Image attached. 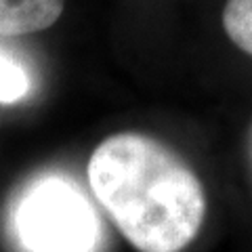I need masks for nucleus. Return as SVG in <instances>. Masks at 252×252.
Returning a JSON list of instances; mask_svg holds the SVG:
<instances>
[{
	"label": "nucleus",
	"mask_w": 252,
	"mask_h": 252,
	"mask_svg": "<svg viewBox=\"0 0 252 252\" xmlns=\"http://www.w3.org/2000/svg\"><path fill=\"white\" fill-rule=\"evenodd\" d=\"M11 231L21 252H99L103 225L84 189L63 172L28 181L11 206Z\"/></svg>",
	"instance_id": "2"
},
{
	"label": "nucleus",
	"mask_w": 252,
	"mask_h": 252,
	"mask_svg": "<svg viewBox=\"0 0 252 252\" xmlns=\"http://www.w3.org/2000/svg\"><path fill=\"white\" fill-rule=\"evenodd\" d=\"M89 187L139 252H183L206 219V191L175 149L143 132H118L94 147Z\"/></svg>",
	"instance_id": "1"
},
{
	"label": "nucleus",
	"mask_w": 252,
	"mask_h": 252,
	"mask_svg": "<svg viewBox=\"0 0 252 252\" xmlns=\"http://www.w3.org/2000/svg\"><path fill=\"white\" fill-rule=\"evenodd\" d=\"M65 0H0V36L42 32L59 21Z\"/></svg>",
	"instance_id": "3"
},
{
	"label": "nucleus",
	"mask_w": 252,
	"mask_h": 252,
	"mask_svg": "<svg viewBox=\"0 0 252 252\" xmlns=\"http://www.w3.org/2000/svg\"><path fill=\"white\" fill-rule=\"evenodd\" d=\"M248 166H250V175H252V128H250V139H248Z\"/></svg>",
	"instance_id": "6"
},
{
	"label": "nucleus",
	"mask_w": 252,
	"mask_h": 252,
	"mask_svg": "<svg viewBox=\"0 0 252 252\" xmlns=\"http://www.w3.org/2000/svg\"><path fill=\"white\" fill-rule=\"evenodd\" d=\"M30 91L32 80L28 69L11 53L0 49V103H17V101L28 97Z\"/></svg>",
	"instance_id": "5"
},
{
	"label": "nucleus",
	"mask_w": 252,
	"mask_h": 252,
	"mask_svg": "<svg viewBox=\"0 0 252 252\" xmlns=\"http://www.w3.org/2000/svg\"><path fill=\"white\" fill-rule=\"evenodd\" d=\"M223 30L240 51L252 57V0H227L223 6Z\"/></svg>",
	"instance_id": "4"
}]
</instances>
